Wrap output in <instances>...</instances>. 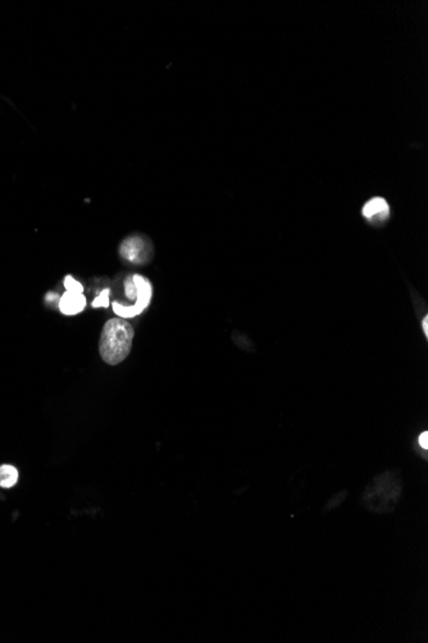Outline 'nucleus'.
<instances>
[{"instance_id": "39448f33", "label": "nucleus", "mask_w": 428, "mask_h": 643, "mask_svg": "<svg viewBox=\"0 0 428 643\" xmlns=\"http://www.w3.org/2000/svg\"><path fill=\"white\" fill-rule=\"evenodd\" d=\"M362 214L368 223L375 228H381L390 219V205L383 197H373L366 202L362 208Z\"/></svg>"}, {"instance_id": "7ed1b4c3", "label": "nucleus", "mask_w": 428, "mask_h": 643, "mask_svg": "<svg viewBox=\"0 0 428 643\" xmlns=\"http://www.w3.org/2000/svg\"><path fill=\"white\" fill-rule=\"evenodd\" d=\"M401 495V479L390 471L376 478L364 493V505L376 513H389L394 510Z\"/></svg>"}, {"instance_id": "1a4fd4ad", "label": "nucleus", "mask_w": 428, "mask_h": 643, "mask_svg": "<svg viewBox=\"0 0 428 643\" xmlns=\"http://www.w3.org/2000/svg\"><path fill=\"white\" fill-rule=\"evenodd\" d=\"M346 495H348V492H346V490H343V492H340V493H336V495H335L334 497L331 498L329 502L324 505L323 511H324V513H327V511H331V510H334V509L338 507V506L341 505V504L344 502V499L346 498Z\"/></svg>"}, {"instance_id": "f8f14e48", "label": "nucleus", "mask_w": 428, "mask_h": 643, "mask_svg": "<svg viewBox=\"0 0 428 643\" xmlns=\"http://www.w3.org/2000/svg\"><path fill=\"white\" fill-rule=\"evenodd\" d=\"M422 326H423V331H425V334H426V337H427L428 336V317L427 316H426V317L423 319V322H422Z\"/></svg>"}, {"instance_id": "0eeeda50", "label": "nucleus", "mask_w": 428, "mask_h": 643, "mask_svg": "<svg viewBox=\"0 0 428 643\" xmlns=\"http://www.w3.org/2000/svg\"><path fill=\"white\" fill-rule=\"evenodd\" d=\"M18 480V470L12 465L0 466V487L12 488Z\"/></svg>"}, {"instance_id": "20e7f679", "label": "nucleus", "mask_w": 428, "mask_h": 643, "mask_svg": "<svg viewBox=\"0 0 428 643\" xmlns=\"http://www.w3.org/2000/svg\"><path fill=\"white\" fill-rule=\"evenodd\" d=\"M120 254L123 260L135 265H144L153 258L152 242L143 235H131L120 245Z\"/></svg>"}, {"instance_id": "f257e3e1", "label": "nucleus", "mask_w": 428, "mask_h": 643, "mask_svg": "<svg viewBox=\"0 0 428 643\" xmlns=\"http://www.w3.org/2000/svg\"><path fill=\"white\" fill-rule=\"evenodd\" d=\"M135 331L131 322L121 317L108 320L100 334L99 353L101 360L115 366L127 359L134 345Z\"/></svg>"}, {"instance_id": "9d476101", "label": "nucleus", "mask_w": 428, "mask_h": 643, "mask_svg": "<svg viewBox=\"0 0 428 643\" xmlns=\"http://www.w3.org/2000/svg\"><path fill=\"white\" fill-rule=\"evenodd\" d=\"M63 285H64L66 291H81V293H84V285L80 283L78 280H76L72 275H67L64 277Z\"/></svg>"}, {"instance_id": "f03ea898", "label": "nucleus", "mask_w": 428, "mask_h": 643, "mask_svg": "<svg viewBox=\"0 0 428 643\" xmlns=\"http://www.w3.org/2000/svg\"><path fill=\"white\" fill-rule=\"evenodd\" d=\"M123 297L127 303L122 306L112 303L113 312L121 319H134L143 314L150 306L153 299V284L140 274L126 276L122 283Z\"/></svg>"}, {"instance_id": "423d86ee", "label": "nucleus", "mask_w": 428, "mask_h": 643, "mask_svg": "<svg viewBox=\"0 0 428 643\" xmlns=\"http://www.w3.org/2000/svg\"><path fill=\"white\" fill-rule=\"evenodd\" d=\"M87 299L81 291H66L58 300V307L62 314L75 316L81 314L86 308Z\"/></svg>"}, {"instance_id": "9b49d317", "label": "nucleus", "mask_w": 428, "mask_h": 643, "mask_svg": "<svg viewBox=\"0 0 428 643\" xmlns=\"http://www.w3.org/2000/svg\"><path fill=\"white\" fill-rule=\"evenodd\" d=\"M420 444H421L422 448L427 450L428 448V433L427 431H423L421 436H420Z\"/></svg>"}, {"instance_id": "6e6552de", "label": "nucleus", "mask_w": 428, "mask_h": 643, "mask_svg": "<svg viewBox=\"0 0 428 643\" xmlns=\"http://www.w3.org/2000/svg\"><path fill=\"white\" fill-rule=\"evenodd\" d=\"M109 302H110V289L106 288V289H101L98 293V296L94 298L92 302V307H94V308H100V307L107 308V307H109Z\"/></svg>"}]
</instances>
